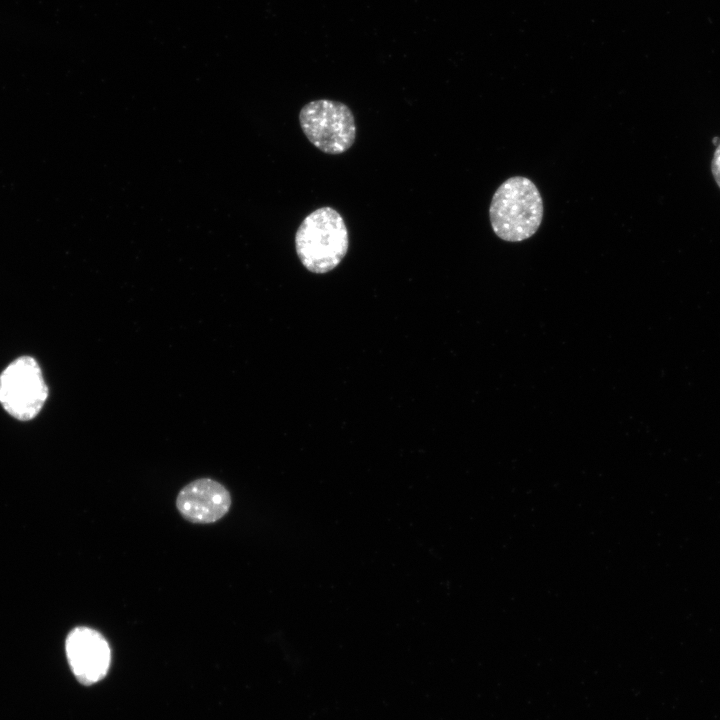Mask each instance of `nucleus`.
I'll list each match as a JSON object with an SVG mask.
<instances>
[{"label": "nucleus", "instance_id": "obj_1", "mask_svg": "<svg viewBox=\"0 0 720 720\" xmlns=\"http://www.w3.org/2000/svg\"><path fill=\"white\" fill-rule=\"evenodd\" d=\"M543 201L536 185L527 177L513 176L495 191L489 218L496 236L508 242L532 237L543 219Z\"/></svg>", "mask_w": 720, "mask_h": 720}, {"label": "nucleus", "instance_id": "obj_2", "mask_svg": "<svg viewBox=\"0 0 720 720\" xmlns=\"http://www.w3.org/2000/svg\"><path fill=\"white\" fill-rule=\"evenodd\" d=\"M296 253L303 266L313 273L333 270L345 257L349 234L341 214L321 207L308 214L295 234Z\"/></svg>", "mask_w": 720, "mask_h": 720}, {"label": "nucleus", "instance_id": "obj_3", "mask_svg": "<svg viewBox=\"0 0 720 720\" xmlns=\"http://www.w3.org/2000/svg\"><path fill=\"white\" fill-rule=\"evenodd\" d=\"M299 122L307 139L324 153L341 154L355 142L354 116L342 102L328 99L311 101L301 108Z\"/></svg>", "mask_w": 720, "mask_h": 720}, {"label": "nucleus", "instance_id": "obj_4", "mask_svg": "<svg viewBox=\"0 0 720 720\" xmlns=\"http://www.w3.org/2000/svg\"><path fill=\"white\" fill-rule=\"evenodd\" d=\"M48 396L40 366L30 356L11 362L0 375V403L20 421L33 419Z\"/></svg>", "mask_w": 720, "mask_h": 720}, {"label": "nucleus", "instance_id": "obj_5", "mask_svg": "<svg viewBox=\"0 0 720 720\" xmlns=\"http://www.w3.org/2000/svg\"><path fill=\"white\" fill-rule=\"evenodd\" d=\"M65 650L70 668L83 685L103 679L111 662V650L104 636L89 627L74 628L67 636Z\"/></svg>", "mask_w": 720, "mask_h": 720}, {"label": "nucleus", "instance_id": "obj_6", "mask_svg": "<svg viewBox=\"0 0 720 720\" xmlns=\"http://www.w3.org/2000/svg\"><path fill=\"white\" fill-rule=\"evenodd\" d=\"M231 496L219 482L202 478L184 486L178 493L176 507L188 521L209 524L220 520L229 511Z\"/></svg>", "mask_w": 720, "mask_h": 720}, {"label": "nucleus", "instance_id": "obj_7", "mask_svg": "<svg viewBox=\"0 0 720 720\" xmlns=\"http://www.w3.org/2000/svg\"><path fill=\"white\" fill-rule=\"evenodd\" d=\"M712 176L720 189V142L718 143L711 161Z\"/></svg>", "mask_w": 720, "mask_h": 720}]
</instances>
